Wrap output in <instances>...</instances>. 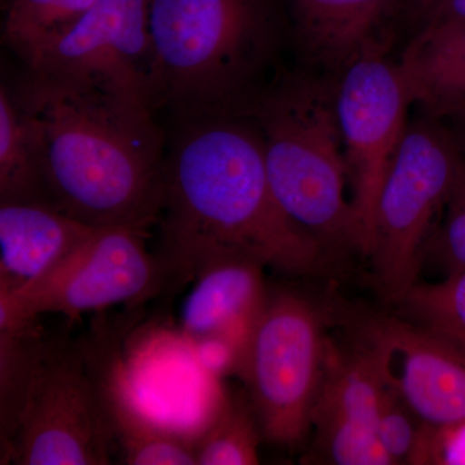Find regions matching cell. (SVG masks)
Masks as SVG:
<instances>
[{"instance_id":"6da1fadb","label":"cell","mask_w":465,"mask_h":465,"mask_svg":"<svg viewBox=\"0 0 465 465\" xmlns=\"http://www.w3.org/2000/svg\"><path fill=\"white\" fill-rule=\"evenodd\" d=\"M176 124L154 223L167 287L194 280L222 253L250 256L289 277L329 272L332 260L275 197L252 119L217 116Z\"/></svg>"},{"instance_id":"7a4b0ae2","label":"cell","mask_w":465,"mask_h":465,"mask_svg":"<svg viewBox=\"0 0 465 465\" xmlns=\"http://www.w3.org/2000/svg\"><path fill=\"white\" fill-rule=\"evenodd\" d=\"M11 90L54 207L96 228L154 224L167 153L154 112L27 67Z\"/></svg>"},{"instance_id":"3957f363","label":"cell","mask_w":465,"mask_h":465,"mask_svg":"<svg viewBox=\"0 0 465 465\" xmlns=\"http://www.w3.org/2000/svg\"><path fill=\"white\" fill-rule=\"evenodd\" d=\"M149 21L176 124L249 115L292 52L284 0H150Z\"/></svg>"},{"instance_id":"277c9868","label":"cell","mask_w":465,"mask_h":465,"mask_svg":"<svg viewBox=\"0 0 465 465\" xmlns=\"http://www.w3.org/2000/svg\"><path fill=\"white\" fill-rule=\"evenodd\" d=\"M335 85L331 76L298 64L287 66L247 115L262 134L275 197L332 262L354 255L365 258L347 197Z\"/></svg>"},{"instance_id":"5b68a950","label":"cell","mask_w":465,"mask_h":465,"mask_svg":"<svg viewBox=\"0 0 465 465\" xmlns=\"http://www.w3.org/2000/svg\"><path fill=\"white\" fill-rule=\"evenodd\" d=\"M460 158L442 124L419 112L409 119L379 194L366 256L379 298L390 307L419 282Z\"/></svg>"},{"instance_id":"8992f818","label":"cell","mask_w":465,"mask_h":465,"mask_svg":"<svg viewBox=\"0 0 465 465\" xmlns=\"http://www.w3.org/2000/svg\"><path fill=\"white\" fill-rule=\"evenodd\" d=\"M330 316L302 291L269 289L241 374L266 442L293 449L311 436Z\"/></svg>"},{"instance_id":"52a82bcc","label":"cell","mask_w":465,"mask_h":465,"mask_svg":"<svg viewBox=\"0 0 465 465\" xmlns=\"http://www.w3.org/2000/svg\"><path fill=\"white\" fill-rule=\"evenodd\" d=\"M145 229L97 228L60 264L20 290L0 296V329L36 322L42 314L78 317L124 302H142L167 287Z\"/></svg>"},{"instance_id":"ba28073f","label":"cell","mask_w":465,"mask_h":465,"mask_svg":"<svg viewBox=\"0 0 465 465\" xmlns=\"http://www.w3.org/2000/svg\"><path fill=\"white\" fill-rule=\"evenodd\" d=\"M79 349L45 341L2 464L108 465L114 448L99 379Z\"/></svg>"},{"instance_id":"9c48e42d","label":"cell","mask_w":465,"mask_h":465,"mask_svg":"<svg viewBox=\"0 0 465 465\" xmlns=\"http://www.w3.org/2000/svg\"><path fill=\"white\" fill-rule=\"evenodd\" d=\"M150 0H97L34 60L39 70L157 112L162 87L150 34Z\"/></svg>"},{"instance_id":"30bf717a","label":"cell","mask_w":465,"mask_h":465,"mask_svg":"<svg viewBox=\"0 0 465 465\" xmlns=\"http://www.w3.org/2000/svg\"><path fill=\"white\" fill-rule=\"evenodd\" d=\"M335 106L348 170L349 200L365 259L376 203L412 106L399 64L366 57L336 78Z\"/></svg>"},{"instance_id":"8fae6325","label":"cell","mask_w":465,"mask_h":465,"mask_svg":"<svg viewBox=\"0 0 465 465\" xmlns=\"http://www.w3.org/2000/svg\"><path fill=\"white\" fill-rule=\"evenodd\" d=\"M351 329L348 348L330 345L312 421V455L324 464L391 465L378 434L390 360L378 342Z\"/></svg>"},{"instance_id":"7c38bea8","label":"cell","mask_w":465,"mask_h":465,"mask_svg":"<svg viewBox=\"0 0 465 465\" xmlns=\"http://www.w3.org/2000/svg\"><path fill=\"white\" fill-rule=\"evenodd\" d=\"M351 316V326L387 351L391 378L427 423L465 418L464 351L396 313Z\"/></svg>"},{"instance_id":"4fadbf2b","label":"cell","mask_w":465,"mask_h":465,"mask_svg":"<svg viewBox=\"0 0 465 465\" xmlns=\"http://www.w3.org/2000/svg\"><path fill=\"white\" fill-rule=\"evenodd\" d=\"M296 64L338 78L366 57L387 56L407 0H284Z\"/></svg>"},{"instance_id":"5bb4252c","label":"cell","mask_w":465,"mask_h":465,"mask_svg":"<svg viewBox=\"0 0 465 465\" xmlns=\"http://www.w3.org/2000/svg\"><path fill=\"white\" fill-rule=\"evenodd\" d=\"M265 269L258 260L241 253H222L208 260L183 302V332L192 341L219 338L231 342L243 356L244 366L256 321L268 296Z\"/></svg>"},{"instance_id":"9a60e30c","label":"cell","mask_w":465,"mask_h":465,"mask_svg":"<svg viewBox=\"0 0 465 465\" xmlns=\"http://www.w3.org/2000/svg\"><path fill=\"white\" fill-rule=\"evenodd\" d=\"M47 203H0V296L60 264L96 231Z\"/></svg>"},{"instance_id":"2e32d148","label":"cell","mask_w":465,"mask_h":465,"mask_svg":"<svg viewBox=\"0 0 465 465\" xmlns=\"http://www.w3.org/2000/svg\"><path fill=\"white\" fill-rule=\"evenodd\" d=\"M397 64L419 113L443 121L465 112V23L420 27Z\"/></svg>"},{"instance_id":"e0dca14e","label":"cell","mask_w":465,"mask_h":465,"mask_svg":"<svg viewBox=\"0 0 465 465\" xmlns=\"http://www.w3.org/2000/svg\"><path fill=\"white\" fill-rule=\"evenodd\" d=\"M99 379L110 430L121 450L122 460L130 465H197L195 440L164 430L137 407L119 363L92 362Z\"/></svg>"},{"instance_id":"ac0fdd59","label":"cell","mask_w":465,"mask_h":465,"mask_svg":"<svg viewBox=\"0 0 465 465\" xmlns=\"http://www.w3.org/2000/svg\"><path fill=\"white\" fill-rule=\"evenodd\" d=\"M52 204L29 122L9 85L0 87V203ZM54 206V204H52Z\"/></svg>"},{"instance_id":"d6986e66","label":"cell","mask_w":465,"mask_h":465,"mask_svg":"<svg viewBox=\"0 0 465 465\" xmlns=\"http://www.w3.org/2000/svg\"><path fill=\"white\" fill-rule=\"evenodd\" d=\"M97 0H7L3 20V45L24 65L81 20Z\"/></svg>"},{"instance_id":"ffe728a7","label":"cell","mask_w":465,"mask_h":465,"mask_svg":"<svg viewBox=\"0 0 465 465\" xmlns=\"http://www.w3.org/2000/svg\"><path fill=\"white\" fill-rule=\"evenodd\" d=\"M45 341L36 322L0 329V449L7 451L25 409Z\"/></svg>"},{"instance_id":"44dd1931","label":"cell","mask_w":465,"mask_h":465,"mask_svg":"<svg viewBox=\"0 0 465 465\" xmlns=\"http://www.w3.org/2000/svg\"><path fill=\"white\" fill-rule=\"evenodd\" d=\"M262 440L247 391L232 393L223 400L215 418L195 440L197 465L259 464Z\"/></svg>"},{"instance_id":"7402d4cb","label":"cell","mask_w":465,"mask_h":465,"mask_svg":"<svg viewBox=\"0 0 465 465\" xmlns=\"http://www.w3.org/2000/svg\"><path fill=\"white\" fill-rule=\"evenodd\" d=\"M394 313L465 351V269L434 283H418Z\"/></svg>"},{"instance_id":"603a6c76","label":"cell","mask_w":465,"mask_h":465,"mask_svg":"<svg viewBox=\"0 0 465 465\" xmlns=\"http://www.w3.org/2000/svg\"><path fill=\"white\" fill-rule=\"evenodd\" d=\"M427 425L401 393L390 369L379 409L378 434L391 465H416Z\"/></svg>"},{"instance_id":"cb8c5ba5","label":"cell","mask_w":465,"mask_h":465,"mask_svg":"<svg viewBox=\"0 0 465 465\" xmlns=\"http://www.w3.org/2000/svg\"><path fill=\"white\" fill-rule=\"evenodd\" d=\"M461 153V152H460ZM425 262H433L445 275L465 269V155L432 237L425 250Z\"/></svg>"},{"instance_id":"d4e9b609","label":"cell","mask_w":465,"mask_h":465,"mask_svg":"<svg viewBox=\"0 0 465 465\" xmlns=\"http://www.w3.org/2000/svg\"><path fill=\"white\" fill-rule=\"evenodd\" d=\"M416 465H465V418L448 424L428 423Z\"/></svg>"},{"instance_id":"484cf974","label":"cell","mask_w":465,"mask_h":465,"mask_svg":"<svg viewBox=\"0 0 465 465\" xmlns=\"http://www.w3.org/2000/svg\"><path fill=\"white\" fill-rule=\"evenodd\" d=\"M451 23H465V0H440L421 27Z\"/></svg>"},{"instance_id":"4316f807","label":"cell","mask_w":465,"mask_h":465,"mask_svg":"<svg viewBox=\"0 0 465 465\" xmlns=\"http://www.w3.org/2000/svg\"><path fill=\"white\" fill-rule=\"evenodd\" d=\"M448 130L450 136L457 143L461 154L465 155V112L459 113L449 118L439 121Z\"/></svg>"},{"instance_id":"83f0119b","label":"cell","mask_w":465,"mask_h":465,"mask_svg":"<svg viewBox=\"0 0 465 465\" xmlns=\"http://www.w3.org/2000/svg\"><path fill=\"white\" fill-rule=\"evenodd\" d=\"M440 2V0H407V5H409L411 14H414L416 18H420L421 23H424L425 18Z\"/></svg>"}]
</instances>
